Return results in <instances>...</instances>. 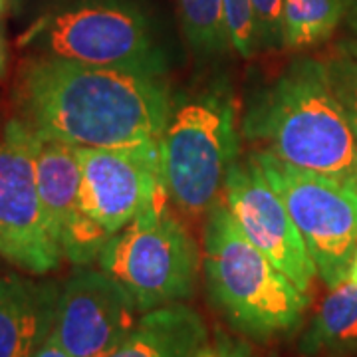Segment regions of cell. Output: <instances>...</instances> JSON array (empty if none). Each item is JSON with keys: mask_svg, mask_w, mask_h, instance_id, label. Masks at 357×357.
<instances>
[{"mask_svg": "<svg viewBox=\"0 0 357 357\" xmlns=\"http://www.w3.org/2000/svg\"><path fill=\"white\" fill-rule=\"evenodd\" d=\"M333 89L344 105L357 137V44L344 46L328 64Z\"/></svg>", "mask_w": 357, "mask_h": 357, "instance_id": "ac0fdd59", "label": "cell"}, {"mask_svg": "<svg viewBox=\"0 0 357 357\" xmlns=\"http://www.w3.org/2000/svg\"><path fill=\"white\" fill-rule=\"evenodd\" d=\"M255 13L256 40L258 48H278L284 46V0H250Z\"/></svg>", "mask_w": 357, "mask_h": 357, "instance_id": "ffe728a7", "label": "cell"}, {"mask_svg": "<svg viewBox=\"0 0 357 357\" xmlns=\"http://www.w3.org/2000/svg\"><path fill=\"white\" fill-rule=\"evenodd\" d=\"M243 131L288 165L357 189V137L328 64L300 58L250 102Z\"/></svg>", "mask_w": 357, "mask_h": 357, "instance_id": "7a4b0ae2", "label": "cell"}, {"mask_svg": "<svg viewBox=\"0 0 357 357\" xmlns=\"http://www.w3.org/2000/svg\"><path fill=\"white\" fill-rule=\"evenodd\" d=\"M60 290L56 284L8 274L0 278V357H34L50 335Z\"/></svg>", "mask_w": 357, "mask_h": 357, "instance_id": "4fadbf2b", "label": "cell"}, {"mask_svg": "<svg viewBox=\"0 0 357 357\" xmlns=\"http://www.w3.org/2000/svg\"><path fill=\"white\" fill-rule=\"evenodd\" d=\"M167 192L109 236L98 258L100 268L117 280L141 314L183 304L197 292L203 268L191 232L169 213Z\"/></svg>", "mask_w": 357, "mask_h": 357, "instance_id": "5b68a950", "label": "cell"}, {"mask_svg": "<svg viewBox=\"0 0 357 357\" xmlns=\"http://www.w3.org/2000/svg\"><path fill=\"white\" fill-rule=\"evenodd\" d=\"M192 357H264L256 347L243 337L230 335L222 330H215Z\"/></svg>", "mask_w": 357, "mask_h": 357, "instance_id": "44dd1931", "label": "cell"}, {"mask_svg": "<svg viewBox=\"0 0 357 357\" xmlns=\"http://www.w3.org/2000/svg\"><path fill=\"white\" fill-rule=\"evenodd\" d=\"M8 72V44L4 38V32L0 28V79L6 76Z\"/></svg>", "mask_w": 357, "mask_h": 357, "instance_id": "603a6c76", "label": "cell"}, {"mask_svg": "<svg viewBox=\"0 0 357 357\" xmlns=\"http://www.w3.org/2000/svg\"><path fill=\"white\" fill-rule=\"evenodd\" d=\"M178 14L185 36L195 52L213 56L232 48L222 0H178Z\"/></svg>", "mask_w": 357, "mask_h": 357, "instance_id": "e0dca14e", "label": "cell"}, {"mask_svg": "<svg viewBox=\"0 0 357 357\" xmlns=\"http://www.w3.org/2000/svg\"><path fill=\"white\" fill-rule=\"evenodd\" d=\"M54 330V328H52ZM34 357H72L68 351H66L62 345L58 344V340L54 337V333L50 332V335L42 342V345L38 347L36 356Z\"/></svg>", "mask_w": 357, "mask_h": 357, "instance_id": "7402d4cb", "label": "cell"}, {"mask_svg": "<svg viewBox=\"0 0 357 357\" xmlns=\"http://www.w3.org/2000/svg\"><path fill=\"white\" fill-rule=\"evenodd\" d=\"M40 56L165 76V56L145 16L119 2H79L40 16L20 38Z\"/></svg>", "mask_w": 357, "mask_h": 357, "instance_id": "8992f818", "label": "cell"}, {"mask_svg": "<svg viewBox=\"0 0 357 357\" xmlns=\"http://www.w3.org/2000/svg\"><path fill=\"white\" fill-rule=\"evenodd\" d=\"M344 10L345 0H284V46L304 48L330 38Z\"/></svg>", "mask_w": 357, "mask_h": 357, "instance_id": "2e32d148", "label": "cell"}, {"mask_svg": "<svg viewBox=\"0 0 357 357\" xmlns=\"http://www.w3.org/2000/svg\"><path fill=\"white\" fill-rule=\"evenodd\" d=\"M347 280L356 282V284H357V250H356V255H354V260H351L349 272H347Z\"/></svg>", "mask_w": 357, "mask_h": 357, "instance_id": "cb8c5ba5", "label": "cell"}, {"mask_svg": "<svg viewBox=\"0 0 357 357\" xmlns=\"http://www.w3.org/2000/svg\"><path fill=\"white\" fill-rule=\"evenodd\" d=\"M225 199L244 236L290 278L300 292L312 296L318 268L294 225L288 206L268 183L252 155L244 163L236 161L230 169Z\"/></svg>", "mask_w": 357, "mask_h": 357, "instance_id": "9c48e42d", "label": "cell"}, {"mask_svg": "<svg viewBox=\"0 0 357 357\" xmlns=\"http://www.w3.org/2000/svg\"><path fill=\"white\" fill-rule=\"evenodd\" d=\"M208 340L204 319L185 304L145 312L107 357H192Z\"/></svg>", "mask_w": 357, "mask_h": 357, "instance_id": "5bb4252c", "label": "cell"}, {"mask_svg": "<svg viewBox=\"0 0 357 357\" xmlns=\"http://www.w3.org/2000/svg\"><path fill=\"white\" fill-rule=\"evenodd\" d=\"M30 139L40 199L52 236L66 260L76 266H88L100 258L112 234L89 215L84 204L76 147L34 129H30Z\"/></svg>", "mask_w": 357, "mask_h": 357, "instance_id": "7c38bea8", "label": "cell"}, {"mask_svg": "<svg viewBox=\"0 0 357 357\" xmlns=\"http://www.w3.org/2000/svg\"><path fill=\"white\" fill-rule=\"evenodd\" d=\"M268 183L288 206L321 282L333 288L347 280L357 250V189L335 178L252 153Z\"/></svg>", "mask_w": 357, "mask_h": 357, "instance_id": "52a82bcc", "label": "cell"}, {"mask_svg": "<svg viewBox=\"0 0 357 357\" xmlns=\"http://www.w3.org/2000/svg\"><path fill=\"white\" fill-rule=\"evenodd\" d=\"M18 119L86 149L159 141L173 114L165 77L34 54L16 82Z\"/></svg>", "mask_w": 357, "mask_h": 357, "instance_id": "6da1fadb", "label": "cell"}, {"mask_svg": "<svg viewBox=\"0 0 357 357\" xmlns=\"http://www.w3.org/2000/svg\"><path fill=\"white\" fill-rule=\"evenodd\" d=\"M16 2L18 0H0V16H4V14L8 13Z\"/></svg>", "mask_w": 357, "mask_h": 357, "instance_id": "d4e9b609", "label": "cell"}, {"mask_svg": "<svg viewBox=\"0 0 357 357\" xmlns=\"http://www.w3.org/2000/svg\"><path fill=\"white\" fill-rule=\"evenodd\" d=\"M302 357H347L357 354V284L330 288L298 340Z\"/></svg>", "mask_w": 357, "mask_h": 357, "instance_id": "9a60e30c", "label": "cell"}, {"mask_svg": "<svg viewBox=\"0 0 357 357\" xmlns=\"http://www.w3.org/2000/svg\"><path fill=\"white\" fill-rule=\"evenodd\" d=\"M129 292L103 270H76L64 282L54 337L72 357H107L139 321Z\"/></svg>", "mask_w": 357, "mask_h": 357, "instance_id": "30bf717a", "label": "cell"}, {"mask_svg": "<svg viewBox=\"0 0 357 357\" xmlns=\"http://www.w3.org/2000/svg\"><path fill=\"white\" fill-rule=\"evenodd\" d=\"M82 167V197L88 213L109 234L121 230L165 192L159 141L115 149L76 147Z\"/></svg>", "mask_w": 357, "mask_h": 357, "instance_id": "8fae6325", "label": "cell"}, {"mask_svg": "<svg viewBox=\"0 0 357 357\" xmlns=\"http://www.w3.org/2000/svg\"><path fill=\"white\" fill-rule=\"evenodd\" d=\"M161 177L169 201L189 217H203L222 199L238 161L236 107L227 86H213L173 105L159 139Z\"/></svg>", "mask_w": 357, "mask_h": 357, "instance_id": "277c9868", "label": "cell"}, {"mask_svg": "<svg viewBox=\"0 0 357 357\" xmlns=\"http://www.w3.org/2000/svg\"><path fill=\"white\" fill-rule=\"evenodd\" d=\"M0 256L38 276L64 258L40 199L30 129L18 117L0 131Z\"/></svg>", "mask_w": 357, "mask_h": 357, "instance_id": "ba28073f", "label": "cell"}, {"mask_svg": "<svg viewBox=\"0 0 357 357\" xmlns=\"http://www.w3.org/2000/svg\"><path fill=\"white\" fill-rule=\"evenodd\" d=\"M203 274L211 302L232 330L258 344L294 335L312 304L244 236L225 199L206 215Z\"/></svg>", "mask_w": 357, "mask_h": 357, "instance_id": "3957f363", "label": "cell"}, {"mask_svg": "<svg viewBox=\"0 0 357 357\" xmlns=\"http://www.w3.org/2000/svg\"><path fill=\"white\" fill-rule=\"evenodd\" d=\"M225 22L229 30L230 46L243 58H252L258 48L256 40L255 13L250 0H222Z\"/></svg>", "mask_w": 357, "mask_h": 357, "instance_id": "d6986e66", "label": "cell"}]
</instances>
